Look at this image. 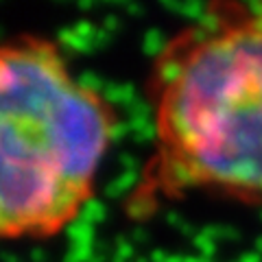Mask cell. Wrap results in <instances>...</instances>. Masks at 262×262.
<instances>
[{
  "label": "cell",
  "instance_id": "2",
  "mask_svg": "<svg viewBox=\"0 0 262 262\" xmlns=\"http://www.w3.org/2000/svg\"><path fill=\"white\" fill-rule=\"evenodd\" d=\"M118 127L112 103L33 33L0 51V234L44 241L81 216Z\"/></svg>",
  "mask_w": 262,
  "mask_h": 262
},
{
  "label": "cell",
  "instance_id": "1",
  "mask_svg": "<svg viewBox=\"0 0 262 262\" xmlns=\"http://www.w3.org/2000/svg\"><path fill=\"white\" fill-rule=\"evenodd\" d=\"M146 96L153 151L129 216L190 194L262 203V5H208L162 44Z\"/></svg>",
  "mask_w": 262,
  "mask_h": 262
}]
</instances>
